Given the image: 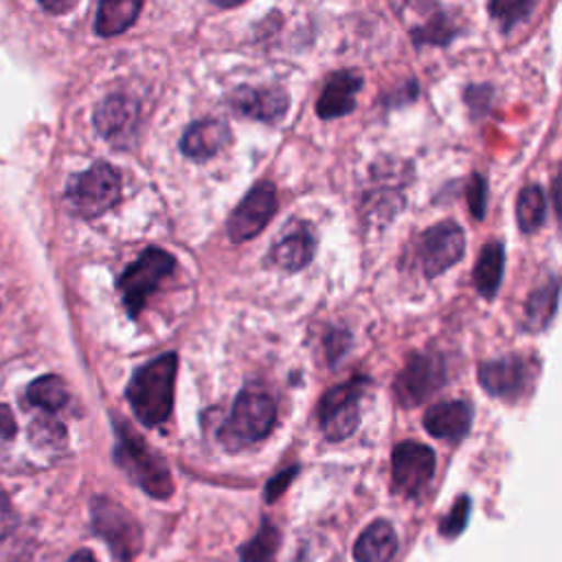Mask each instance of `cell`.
Returning a JSON list of instances; mask_svg holds the SVG:
<instances>
[{
    "label": "cell",
    "instance_id": "cell-11",
    "mask_svg": "<svg viewBox=\"0 0 562 562\" xmlns=\"http://www.w3.org/2000/svg\"><path fill=\"white\" fill-rule=\"evenodd\" d=\"M536 373L538 364L525 356H503L479 364V382L483 391L501 400H518L525 395Z\"/></svg>",
    "mask_w": 562,
    "mask_h": 562
},
{
    "label": "cell",
    "instance_id": "cell-14",
    "mask_svg": "<svg viewBox=\"0 0 562 562\" xmlns=\"http://www.w3.org/2000/svg\"><path fill=\"white\" fill-rule=\"evenodd\" d=\"M228 101L241 116L263 123H279L290 110V94L281 86H239L231 92Z\"/></svg>",
    "mask_w": 562,
    "mask_h": 562
},
{
    "label": "cell",
    "instance_id": "cell-16",
    "mask_svg": "<svg viewBox=\"0 0 562 562\" xmlns=\"http://www.w3.org/2000/svg\"><path fill=\"white\" fill-rule=\"evenodd\" d=\"M362 88V77L356 70H338L334 72L321 97L316 99V114L323 121L340 119L356 108V94Z\"/></svg>",
    "mask_w": 562,
    "mask_h": 562
},
{
    "label": "cell",
    "instance_id": "cell-35",
    "mask_svg": "<svg viewBox=\"0 0 562 562\" xmlns=\"http://www.w3.org/2000/svg\"><path fill=\"white\" fill-rule=\"evenodd\" d=\"M68 562H97V560H94L92 551H88V549H81V551L72 553V555L68 558Z\"/></svg>",
    "mask_w": 562,
    "mask_h": 562
},
{
    "label": "cell",
    "instance_id": "cell-25",
    "mask_svg": "<svg viewBox=\"0 0 562 562\" xmlns=\"http://www.w3.org/2000/svg\"><path fill=\"white\" fill-rule=\"evenodd\" d=\"M547 217V195L542 187L527 184L516 200V222L522 233H536Z\"/></svg>",
    "mask_w": 562,
    "mask_h": 562
},
{
    "label": "cell",
    "instance_id": "cell-24",
    "mask_svg": "<svg viewBox=\"0 0 562 562\" xmlns=\"http://www.w3.org/2000/svg\"><path fill=\"white\" fill-rule=\"evenodd\" d=\"M26 402L31 406H37V408L46 411V413H57L68 402L66 382L59 375H55V373L42 375V378L33 380L26 386Z\"/></svg>",
    "mask_w": 562,
    "mask_h": 562
},
{
    "label": "cell",
    "instance_id": "cell-7",
    "mask_svg": "<svg viewBox=\"0 0 562 562\" xmlns=\"http://www.w3.org/2000/svg\"><path fill=\"white\" fill-rule=\"evenodd\" d=\"M371 380L367 375H356L323 393L316 417L323 435L329 441H342L356 432L360 424V402Z\"/></svg>",
    "mask_w": 562,
    "mask_h": 562
},
{
    "label": "cell",
    "instance_id": "cell-19",
    "mask_svg": "<svg viewBox=\"0 0 562 562\" xmlns=\"http://www.w3.org/2000/svg\"><path fill=\"white\" fill-rule=\"evenodd\" d=\"M314 250H316V244L312 233L305 226L301 228L296 226L294 231H290L288 235H283L279 241L272 244L270 261L285 272H296L312 261Z\"/></svg>",
    "mask_w": 562,
    "mask_h": 562
},
{
    "label": "cell",
    "instance_id": "cell-9",
    "mask_svg": "<svg viewBox=\"0 0 562 562\" xmlns=\"http://www.w3.org/2000/svg\"><path fill=\"white\" fill-rule=\"evenodd\" d=\"M435 452L419 441H402L391 457V487L395 494L415 498L435 474Z\"/></svg>",
    "mask_w": 562,
    "mask_h": 562
},
{
    "label": "cell",
    "instance_id": "cell-3",
    "mask_svg": "<svg viewBox=\"0 0 562 562\" xmlns=\"http://www.w3.org/2000/svg\"><path fill=\"white\" fill-rule=\"evenodd\" d=\"M277 424V404L270 395L252 389H244L217 428V441L224 450L237 452L244 450L270 435Z\"/></svg>",
    "mask_w": 562,
    "mask_h": 562
},
{
    "label": "cell",
    "instance_id": "cell-21",
    "mask_svg": "<svg viewBox=\"0 0 562 562\" xmlns=\"http://www.w3.org/2000/svg\"><path fill=\"white\" fill-rule=\"evenodd\" d=\"M558 290L560 283L551 277L547 283L536 288L525 301V329L527 331H542L555 316L558 310Z\"/></svg>",
    "mask_w": 562,
    "mask_h": 562
},
{
    "label": "cell",
    "instance_id": "cell-30",
    "mask_svg": "<svg viewBox=\"0 0 562 562\" xmlns=\"http://www.w3.org/2000/svg\"><path fill=\"white\" fill-rule=\"evenodd\" d=\"M465 198H468V206H470L472 217L483 220L485 206H487V182H485L483 176L472 173V178L468 182V189H465Z\"/></svg>",
    "mask_w": 562,
    "mask_h": 562
},
{
    "label": "cell",
    "instance_id": "cell-34",
    "mask_svg": "<svg viewBox=\"0 0 562 562\" xmlns=\"http://www.w3.org/2000/svg\"><path fill=\"white\" fill-rule=\"evenodd\" d=\"M15 417L11 413V408L7 404H0V439L7 441V439H13L15 437Z\"/></svg>",
    "mask_w": 562,
    "mask_h": 562
},
{
    "label": "cell",
    "instance_id": "cell-22",
    "mask_svg": "<svg viewBox=\"0 0 562 562\" xmlns=\"http://www.w3.org/2000/svg\"><path fill=\"white\" fill-rule=\"evenodd\" d=\"M143 2L136 0H105L97 9L94 18V31L101 37H112L123 31H127L134 22L136 15L140 13Z\"/></svg>",
    "mask_w": 562,
    "mask_h": 562
},
{
    "label": "cell",
    "instance_id": "cell-10",
    "mask_svg": "<svg viewBox=\"0 0 562 562\" xmlns=\"http://www.w3.org/2000/svg\"><path fill=\"white\" fill-rule=\"evenodd\" d=\"M463 252L465 235L463 228L452 220L432 224L417 239V257L428 279L452 268L457 261H461Z\"/></svg>",
    "mask_w": 562,
    "mask_h": 562
},
{
    "label": "cell",
    "instance_id": "cell-20",
    "mask_svg": "<svg viewBox=\"0 0 562 562\" xmlns=\"http://www.w3.org/2000/svg\"><path fill=\"white\" fill-rule=\"evenodd\" d=\"M505 272V248L501 241H490L479 252L472 270V283L483 299H494Z\"/></svg>",
    "mask_w": 562,
    "mask_h": 562
},
{
    "label": "cell",
    "instance_id": "cell-33",
    "mask_svg": "<svg viewBox=\"0 0 562 562\" xmlns=\"http://www.w3.org/2000/svg\"><path fill=\"white\" fill-rule=\"evenodd\" d=\"M15 525H18V516L11 507L7 492L0 487V542L15 529Z\"/></svg>",
    "mask_w": 562,
    "mask_h": 562
},
{
    "label": "cell",
    "instance_id": "cell-36",
    "mask_svg": "<svg viewBox=\"0 0 562 562\" xmlns=\"http://www.w3.org/2000/svg\"><path fill=\"white\" fill-rule=\"evenodd\" d=\"M72 7H75V2H66V4H46V2H42V9L53 11V13H61V11H68Z\"/></svg>",
    "mask_w": 562,
    "mask_h": 562
},
{
    "label": "cell",
    "instance_id": "cell-6",
    "mask_svg": "<svg viewBox=\"0 0 562 562\" xmlns=\"http://www.w3.org/2000/svg\"><path fill=\"white\" fill-rule=\"evenodd\" d=\"M92 531L110 547L116 562H132L143 547V527L116 501L94 496L90 503Z\"/></svg>",
    "mask_w": 562,
    "mask_h": 562
},
{
    "label": "cell",
    "instance_id": "cell-28",
    "mask_svg": "<svg viewBox=\"0 0 562 562\" xmlns=\"http://www.w3.org/2000/svg\"><path fill=\"white\" fill-rule=\"evenodd\" d=\"M533 7H536L533 2L512 0V2H490L487 11L501 24L503 31H512L518 22H522L533 11Z\"/></svg>",
    "mask_w": 562,
    "mask_h": 562
},
{
    "label": "cell",
    "instance_id": "cell-26",
    "mask_svg": "<svg viewBox=\"0 0 562 562\" xmlns=\"http://www.w3.org/2000/svg\"><path fill=\"white\" fill-rule=\"evenodd\" d=\"M457 35V24L450 15H446L441 9L437 13L428 15V20L411 31L415 46H446Z\"/></svg>",
    "mask_w": 562,
    "mask_h": 562
},
{
    "label": "cell",
    "instance_id": "cell-29",
    "mask_svg": "<svg viewBox=\"0 0 562 562\" xmlns=\"http://www.w3.org/2000/svg\"><path fill=\"white\" fill-rule=\"evenodd\" d=\"M31 439L40 448H59V446H64L66 430L61 424H57V419L37 417L31 426Z\"/></svg>",
    "mask_w": 562,
    "mask_h": 562
},
{
    "label": "cell",
    "instance_id": "cell-31",
    "mask_svg": "<svg viewBox=\"0 0 562 562\" xmlns=\"http://www.w3.org/2000/svg\"><path fill=\"white\" fill-rule=\"evenodd\" d=\"M296 474H299V465H290V468L277 472V474L266 483V492H263L266 503H274V501L290 487V483L294 481Z\"/></svg>",
    "mask_w": 562,
    "mask_h": 562
},
{
    "label": "cell",
    "instance_id": "cell-13",
    "mask_svg": "<svg viewBox=\"0 0 562 562\" xmlns=\"http://www.w3.org/2000/svg\"><path fill=\"white\" fill-rule=\"evenodd\" d=\"M92 121L105 140L116 147H125L134 140L138 130V103L121 92L108 94L94 108Z\"/></svg>",
    "mask_w": 562,
    "mask_h": 562
},
{
    "label": "cell",
    "instance_id": "cell-23",
    "mask_svg": "<svg viewBox=\"0 0 562 562\" xmlns=\"http://www.w3.org/2000/svg\"><path fill=\"white\" fill-rule=\"evenodd\" d=\"M281 544V531L266 516L259 522L257 533L239 547V562H274Z\"/></svg>",
    "mask_w": 562,
    "mask_h": 562
},
{
    "label": "cell",
    "instance_id": "cell-32",
    "mask_svg": "<svg viewBox=\"0 0 562 562\" xmlns=\"http://www.w3.org/2000/svg\"><path fill=\"white\" fill-rule=\"evenodd\" d=\"M349 342H351V336L349 331H342V329H331L325 336V351H327L329 364H336L347 353Z\"/></svg>",
    "mask_w": 562,
    "mask_h": 562
},
{
    "label": "cell",
    "instance_id": "cell-27",
    "mask_svg": "<svg viewBox=\"0 0 562 562\" xmlns=\"http://www.w3.org/2000/svg\"><path fill=\"white\" fill-rule=\"evenodd\" d=\"M470 509H472V503H470V496L468 494H461L448 514L441 516L439 525H437V531L439 536L452 540L457 538L465 527H468V520H470Z\"/></svg>",
    "mask_w": 562,
    "mask_h": 562
},
{
    "label": "cell",
    "instance_id": "cell-17",
    "mask_svg": "<svg viewBox=\"0 0 562 562\" xmlns=\"http://www.w3.org/2000/svg\"><path fill=\"white\" fill-rule=\"evenodd\" d=\"M231 138V130L224 121L220 119H202L191 123L182 138H180V151L195 160V162H204L209 158H213Z\"/></svg>",
    "mask_w": 562,
    "mask_h": 562
},
{
    "label": "cell",
    "instance_id": "cell-1",
    "mask_svg": "<svg viewBox=\"0 0 562 562\" xmlns=\"http://www.w3.org/2000/svg\"><path fill=\"white\" fill-rule=\"evenodd\" d=\"M178 373V353L165 351L162 356L138 367L125 389L127 404L134 417L147 426H160L173 408V382Z\"/></svg>",
    "mask_w": 562,
    "mask_h": 562
},
{
    "label": "cell",
    "instance_id": "cell-8",
    "mask_svg": "<svg viewBox=\"0 0 562 562\" xmlns=\"http://www.w3.org/2000/svg\"><path fill=\"white\" fill-rule=\"evenodd\" d=\"M446 382V367L439 353L413 351L393 382V393L400 406L415 408L426 402Z\"/></svg>",
    "mask_w": 562,
    "mask_h": 562
},
{
    "label": "cell",
    "instance_id": "cell-18",
    "mask_svg": "<svg viewBox=\"0 0 562 562\" xmlns=\"http://www.w3.org/2000/svg\"><path fill=\"white\" fill-rule=\"evenodd\" d=\"M397 551V533L384 518L373 520L353 542L356 562H391Z\"/></svg>",
    "mask_w": 562,
    "mask_h": 562
},
{
    "label": "cell",
    "instance_id": "cell-4",
    "mask_svg": "<svg viewBox=\"0 0 562 562\" xmlns=\"http://www.w3.org/2000/svg\"><path fill=\"white\" fill-rule=\"evenodd\" d=\"M64 200L79 217H99L121 200V176L108 162H94L86 171L70 176Z\"/></svg>",
    "mask_w": 562,
    "mask_h": 562
},
{
    "label": "cell",
    "instance_id": "cell-5",
    "mask_svg": "<svg viewBox=\"0 0 562 562\" xmlns=\"http://www.w3.org/2000/svg\"><path fill=\"white\" fill-rule=\"evenodd\" d=\"M176 270V259L171 252L147 246L121 274L116 281V290L121 294L123 307L130 318H136L147 299L158 290V285Z\"/></svg>",
    "mask_w": 562,
    "mask_h": 562
},
{
    "label": "cell",
    "instance_id": "cell-12",
    "mask_svg": "<svg viewBox=\"0 0 562 562\" xmlns=\"http://www.w3.org/2000/svg\"><path fill=\"white\" fill-rule=\"evenodd\" d=\"M277 211V191L272 182H257L226 220V233L233 244L259 235Z\"/></svg>",
    "mask_w": 562,
    "mask_h": 562
},
{
    "label": "cell",
    "instance_id": "cell-2",
    "mask_svg": "<svg viewBox=\"0 0 562 562\" xmlns=\"http://www.w3.org/2000/svg\"><path fill=\"white\" fill-rule=\"evenodd\" d=\"M114 463L147 496L165 501L173 494V479L165 457L154 450L125 419H114Z\"/></svg>",
    "mask_w": 562,
    "mask_h": 562
},
{
    "label": "cell",
    "instance_id": "cell-15",
    "mask_svg": "<svg viewBox=\"0 0 562 562\" xmlns=\"http://www.w3.org/2000/svg\"><path fill=\"white\" fill-rule=\"evenodd\" d=\"M472 406L461 400H441L426 408L424 428L428 435L446 441H461L472 426Z\"/></svg>",
    "mask_w": 562,
    "mask_h": 562
}]
</instances>
